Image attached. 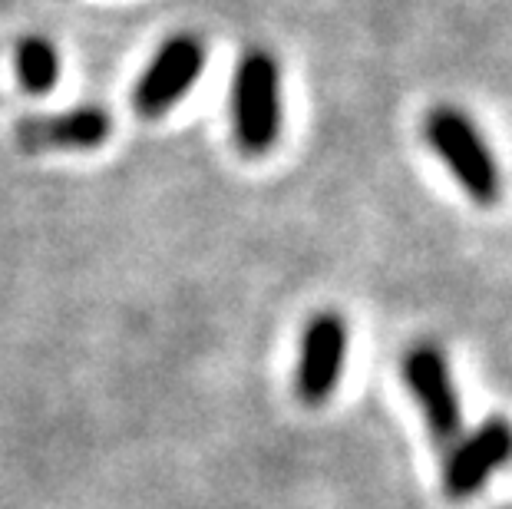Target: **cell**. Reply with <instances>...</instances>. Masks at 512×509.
Segmentation results:
<instances>
[{"label": "cell", "instance_id": "obj_1", "mask_svg": "<svg viewBox=\"0 0 512 509\" xmlns=\"http://www.w3.org/2000/svg\"><path fill=\"white\" fill-rule=\"evenodd\" d=\"M232 136L242 153L265 156L285 126V93L275 53L265 47L248 50L232 80Z\"/></svg>", "mask_w": 512, "mask_h": 509}, {"label": "cell", "instance_id": "obj_2", "mask_svg": "<svg viewBox=\"0 0 512 509\" xmlns=\"http://www.w3.org/2000/svg\"><path fill=\"white\" fill-rule=\"evenodd\" d=\"M423 136L446 172L456 179V186L466 192V199L476 205H496L503 196V172L486 146L483 133L466 113L453 106H437L423 119Z\"/></svg>", "mask_w": 512, "mask_h": 509}, {"label": "cell", "instance_id": "obj_3", "mask_svg": "<svg viewBox=\"0 0 512 509\" xmlns=\"http://www.w3.org/2000/svg\"><path fill=\"white\" fill-rule=\"evenodd\" d=\"M351 331L337 311H321L304 324L298 341V364H294V391L301 404L321 407L334 397L347 367Z\"/></svg>", "mask_w": 512, "mask_h": 509}, {"label": "cell", "instance_id": "obj_4", "mask_svg": "<svg viewBox=\"0 0 512 509\" xmlns=\"http://www.w3.org/2000/svg\"><path fill=\"white\" fill-rule=\"evenodd\" d=\"M403 384H407L410 397L417 400L423 420L433 443L446 453L460 440L463 427V410H460V394H456L450 364L440 348L433 344H420V348L407 351L403 357Z\"/></svg>", "mask_w": 512, "mask_h": 509}, {"label": "cell", "instance_id": "obj_5", "mask_svg": "<svg viewBox=\"0 0 512 509\" xmlns=\"http://www.w3.org/2000/svg\"><path fill=\"white\" fill-rule=\"evenodd\" d=\"M205 70V43L195 34H176L169 37L149 60L143 77L136 83L133 103L139 116H166L169 110L189 96V90L199 83Z\"/></svg>", "mask_w": 512, "mask_h": 509}, {"label": "cell", "instance_id": "obj_6", "mask_svg": "<svg viewBox=\"0 0 512 509\" xmlns=\"http://www.w3.org/2000/svg\"><path fill=\"white\" fill-rule=\"evenodd\" d=\"M512 460V424L509 417H486L446 450L443 493L450 500H470Z\"/></svg>", "mask_w": 512, "mask_h": 509}, {"label": "cell", "instance_id": "obj_7", "mask_svg": "<svg viewBox=\"0 0 512 509\" xmlns=\"http://www.w3.org/2000/svg\"><path fill=\"white\" fill-rule=\"evenodd\" d=\"M113 119L103 106H76L57 116H34L17 126V139L27 153L53 149H96L110 139Z\"/></svg>", "mask_w": 512, "mask_h": 509}, {"label": "cell", "instance_id": "obj_8", "mask_svg": "<svg viewBox=\"0 0 512 509\" xmlns=\"http://www.w3.org/2000/svg\"><path fill=\"white\" fill-rule=\"evenodd\" d=\"M17 80L30 93H50L60 80V53L50 40L27 37L17 43Z\"/></svg>", "mask_w": 512, "mask_h": 509}]
</instances>
